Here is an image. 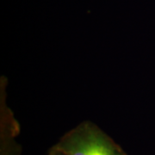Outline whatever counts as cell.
<instances>
[{
  "label": "cell",
  "mask_w": 155,
  "mask_h": 155,
  "mask_svg": "<svg viewBox=\"0 0 155 155\" xmlns=\"http://www.w3.org/2000/svg\"><path fill=\"white\" fill-rule=\"evenodd\" d=\"M18 127L17 124L10 122L9 128L4 125L2 127V144H1V155H19L20 149L17 148V142L14 140V138L17 135Z\"/></svg>",
  "instance_id": "7a4b0ae2"
},
{
  "label": "cell",
  "mask_w": 155,
  "mask_h": 155,
  "mask_svg": "<svg viewBox=\"0 0 155 155\" xmlns=\"http://www.w3.org/2000/svg\"><path fill=\"white\" fill-rule=\"evenodd\" d=\"M53 148L60 155H127L93 122H81L61 137Z\"/></svg>",
  "instance_id": "6da1fadb"
},
{
  "label": "cell",
  "mask_w": 155,
  "mask_h": 155,
  "mask_svg": "<svg viewBox=\"0 0 155 155\" xmlns=\"http://www.w3.org/2000/svg\"><path fill=\"white\" fill-rule=\"evenodd\" d=\"M48 155H60L57 152H56L55 150L54 149L53 147L51 148V149L49 150V152H48Z\"/></svg>",
  "instance_id": "3957f363"
}]
</instances>
